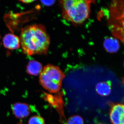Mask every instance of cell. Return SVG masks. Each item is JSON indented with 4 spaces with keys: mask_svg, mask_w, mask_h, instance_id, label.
<instances>
[{
    "mask_svg": "<svg viewBox=\"0 0 124 124\" xmlns=\"http://www.w3.org/2000/svg\"><path fill=\"white\" fill-rule=\"evenodd\" d=\"M110 120L112 124H124V104L111 102Z\"/></svg>",
    "mask_w": 124,
    "mask_h": 124,
    "instance_id": "5",
    "label": "cell"
},
{
    "mask_svg": "<svg viewBox=\"0 0 124 124\" xmlns=\"http://www.w3.org/2000/svg\"><path fill=\"white\" fill-rule=\"evenodd\" d=\"M3 44L6 48L9 50H15L20 47V40L17 36L8 33L3 38Z\"/></svg>",
    "mask_w": 124,
    "mask_h": 124,
    "instance_id": "7",
    "label": "cell"
},
{
    "mask_svg": "<svg viewBox=\"0 0 124 124\" xmlns=\"http://www.w3.org/2000/svg\"><path fill=\"white\" fill-rule=\"evenodd\" d=\"M64 77L65 75L58 67L48 64L40 73L39 82L50 93H57L61 89Z\"/></svg>",
    "mask_w": 124,
    "mask_h": 124,
    "instance_id": "4",
    "label": "cell"
},
{
    "mask_svg": "<svg viewBox=\"0 0 124 124\" xmlns=\"http://www.w3.org/2000/svg\"><path fill=\"white\" fill-rule=\"evenodd\" d=\"M122 83L124 86V76L122 78Z\"/></svg>",
    "mask_w": 124,
    "mask_h": 124,
    "instance_id": "15",
    "label": "cell"
},
{
    "mask_svg": "<svg viewBox=\"0 0 124 124\" xmlns=\"http://www.w3.org/2000/svg\"><path fill=\"white\" fill-rule=\"evenodd\" d=\"M63 17L75 24H82L89 17L92 0H59Z\"/></svg>",
    "mask_w": 124,
    "mask_h": 124,
    "instance_id": "2",
    "label": "cell"
},
{
    "mask_svg": "<svg viewBox=\"0 0 124 124\" xmlns=\"http://www.w3.org/2000/svg\"><path fill=\"white\" fill-rule=\"evenodd\" d=\"M19 0L23 3H29L33 2L36 0Z\"/></svg>",
    "mask_w": 124,
    "mask_h": 124,
    "instance_id": "14",
    "label": "cell"
},
{
    "mask_svg": "<svg viewBox=\"0 0 124 124\" xmlns=\"http://www.w3.org/2000/svg\"><path fill=\"white\" fill-rule=\"evenodd\" d=\"M20 40L23 52L29 55L46 54L50 43L45 27L40 24L27 26L23 28Z\"/></svg>",
    "mask_w": 124,
    "mask_h": 124,
    "instance_id": "1",
    "label": "cell"
},
{
    "mask_svg": "<svg viewBox=\"0 0 124 124\" xmlns=\"http://www.w3.org/2000/svg\"><path fill=\"white\" fill-rule=\"evenodd\" d=\"M120 46L119 40L112 37H107L103 42L104 49L107 52L110 53H116L119 50Z\"/></svg>",
    "mask_w": 124,
    "mask_h": 124,
    "instance_id": "8",
    "label": "cell"
},
{
    "mask_svg": "<svg viewBox=\"0 0 124 124\" xmlns=\"http://www.w3.org/2000/svg\"><path fill=\"white\" fill-rule=\"evenodd\" d=\"M102 124V123H101V124Z\"/></svg>",
    "mask_w": 124,
    "mask_h": 124,
    "instance_id": "16",
    "label": "cell"
},
{
    "mask_svg": "<svg viewBox=\"0 0 124 124\" xmlns=\"http://www.w3.org/2000/svg\"><path fill=\"white\" fill-rule=\"evenodd\" d=\"M111 82L110 81L100 82L96 86L97 93L103 97L110 95L111 92Z\"/></svg>",
    "mask_w": 124,
    "mask_h": 124,
    "instance_id": "9",
    "label": "cell"
},
{
    "mask_svg": "<svg viewBox=\"0 0 124 124\" xmlns=\"http://www.w3.org/2000/svg\"><path fill=\"white\" fill-rule=\"evenodd\" d=\"M28 124H45L44 118L40 116H32L28 121Z\"/></svg>",
    "mask_w": 124,
    "mask_h": 124,
    "instance_id": "11",
    "label": "cell"
},
{
    "mask_svg": "<svg viewBox=\"0 0 124 124\" xmlns=\"http://www.w3.org/2000/svg\"></svg>",
    "mask_w": 124,
    "mask_h": 124,
    "instance_id": "17",
    "label": "cell"
},
{
    "mask_svg": "<svg viewBox=\"0 0 124 124\" xmlns=\"http://www.w3.org/2000/svg\"><path fill=\"white\" fill-rule=\"evenodd\" d=\"M42 69V64L36 60H31L27 65V72L31 75L36 76L40 75Z\"/></svg>",
    "mask_w": 124,
    "mask_h": 124,
    "instance_id": "10",
    "label": "cell"
},
{
    "mask_svg": "<svg viewBox=\"0 0 124 124\" xmlns=\"http://www.w3.org/2000/svg\"><path fill=\"white\" fill-rule=\"evenodd\" d=\"M40 1L46 6H51L54 4L55 0H40Z\"/></svg>",
    "mask_w": 124,
    "mask_h": 124,
    "instance_id": "13",
    "label": "cell"
},
{
    "mask_svg": "<svg viewBox=\"0 0 124 124\" xmlns=\"http://www.w3.org/2000/svg\"><path fill=\"white\" fill-rule=\"evenodd\" d=\"M11 109L14 115L18 119H23L31 114V107L26 103H15L11 106Z\"/></svg>",
    "mask_w": 124,
    "mask_h": 124,
    "instance_id": "6",
    "label": "cell"
},
{
    "mask_svg": "<svg viewBox=\"0 0 124 124\" xmlns=\"http://www.w3.org/2000/svg\"><path fill=\"white\" fill-rule=\"evenodd\" d=\"M67 124H84L82 117L79 116H71L67 121Z\"/></svg>",
    "mask_w": 124,
    "mask_h": 124,
    "instance_id": "12",
    "label": "cell"
},
{
    "mask_svg": "<svg viewBox=\"0 0 124 124\" xmlns=\"http://www.w3.org/2000/svg\"><path fill=\"white\" fill-rule=\"evenodd\" d=\"M108 26L115 38L124 45V0H112L108 11Z\"/></svg>",
    "mask_w": 124,
    "mask_h": 124,
    "instance_id": "3",
    "label": "cell"
}]
</instances>
